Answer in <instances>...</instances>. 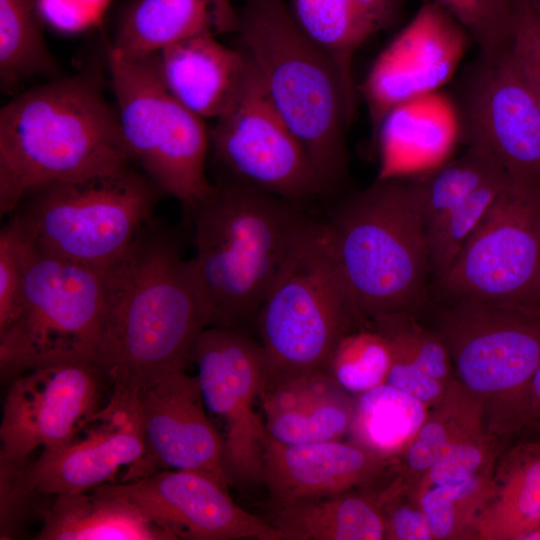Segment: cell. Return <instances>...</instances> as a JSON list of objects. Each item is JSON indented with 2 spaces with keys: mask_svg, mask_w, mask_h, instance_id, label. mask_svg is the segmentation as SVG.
Listing matches in <instances>:
<instances>
[{
  "mask_svg": "<svg viewBox=\"0 0 540 540\" xmlns=\"http://www.w3.org/2000/svg\"><path fill=\"white\" fill-rule=\"evenodd\" d=\"M105 307L95 364L112 392L139 395L185 371L213 316L192 259L154 218L126 253L104 270Z\"/></svg>",
  "mask_w": 540,
  "mask_h": 540,
  "instance_id": "obj_1",
  "label": "cell"
},
{
  "mask_svg": "<svg viewBox=\"0 0 540 540\" xmlns=\"http://www.w3.org/2000/svg\"><path fill=\"white\" fill-rule=\"evenodd\" d=\"M134 164L117 110L81 74L19 94L0 111V213L32 192Z\"/></svg>",
  "mask_w": 540,
  "mask_h": 540,
  "instance_id": "obj_2",
  "label": "cell"
},
{
  "mask_svg": "<svg viewBox=\"0 0 540 540\" xmlns=\"http://www.w3.org/2000/svg\"><path fill=\"white\" fill-rule=\"evenodd\" d=\"M299 206L223 178L190 213L192 261L213 325L241 328L255 318L313 223Z\"/></svg>",
  "mask_w": 540,
  "mask_h": 540,
  "instance_id": "obj_3",
  "label": "cell"
},
{
  "mask_svg": "<svg viewBox=\"0 0 540 540\" xmlns=\"http://www.w3.org/2000/svg\"><path fill=\"white\" fill-rule=\"evenodd\" d=\"M334 263L368 326L415 314L432 277L426 233L413 177L377 178L322 223Z\"/></svg>",
  "mask_w": 540,
  "mask_h": 540,
  "instance_id": "obj_4",
  "label": "cell"
},
{
  "mask_svg": "<svg viewBox=\"0 0 540 540\" xmlns=\"http://www.w3.org/2000/svg\"><path fill=\"white\" fill-rule=\"evenodd\" d=\"M237 33L270 101L331 190L345 173L344 130L354 116L337 70L283 0H244Z\"/></svg>",
  "mask_w": 540,
  "mask_h": 540,
  "instance_id": "obj_5",
  "label": "cell"
},
{
  "mask_svg": "<svg viewBox=\"0 0 540 540\" xmlns=\"http://www.w3.org/2000/svg\"><path fill=\"white\" fill-rule=\"evenodd\" d=\"M436 332L456 380L483 404L497 438L531 421V384L540 360V306L531 301L452 298Z\"/></svg>",
  "mask_w": 540,
  "mask_h": 540,
  "instance_id": "obj_6",
  "label": "cell"
},
{
  "mask_svg": "<svg viewBox=\"0 0 540 540\" xmlns=\"http://www.w3.org/2000/svg\"><path fill=\"white\" fill-rule=\"evenodd\" d=\"M162 191L133 164L42 187L9 216L40 252L105 270L155 218Z\"/></svg>",
  "mask_w": 540,
  "mask_h": 540,
  "instance_id": "obj_7",
  "label": "cell"
},
{
  "mask_svg": "<svg viewBox=\"0 0 540 540\" xmlns=\"http://www.w3.org/2000/svg\"><path fill=\"white\" fill-rule=\"evenodd\" d=\"M254 320L264 356L260 394L298 376L326 371L339 339L367 326L330 254L322 223H312Z\"/></svg>",
  "mask_w": 540,
  "mask_h": 540,
  "instance_id": "obj_8",
  "label": "cell"
},
{
  "mask_svg": "<svg viewBox=\"0 0 540 540\" xmlns=\"http://www.w3.org/2000/svg\"><path fill=\"white\" fill-rule=\"evenodd\" d=\"M104 307V270L47 255L28 240L21 304L0 330L1 376L11 381L49 364H95Z\"/></svg>",
  "mask_w": 540,
  "mask_h": 540,
  "instance_id": "obj_9",
  "label": "cell"
},
{
  "mask_svg": "<svg viewBox=\"0 0 540 540\" xmlns=\"http://www.w3.org/2000/svg\"><path fill=\"white\" fill-rule=\"evenodd\" d=\"M123 139L134 164L178 200L186 218L214 190L206 175L210 131L164 83L157 53L128 58L108 49Z\"/></svg>",
  "mask_w": 540,
  "mask_h": 540,
  "instance_id": "obj_10",
  "label": "cell"
},
{
  "mask_svg": "<svg viewBox=\"0 0 540 540\" xmlns=\"http://www.w3.org/2000/svg\"><path fill=\"white\" fill-rule=\"evenodd\" d=\"M539 262L540 191L509 180L435 284L447 299L531 301Z\"/></svg>",
  "mask_w": 540,
  "mask_h": 540,
  "instance_id": "obj_11",
  "label": "cell"
},
{
  "mask_svg": "<svg viewBox=\"0 0 540 540\" xmlns=\"http://www.w3.org/2000/svg\"><path fill=\"white\" fill-rule=\"evenodd\" d=\"M206 408L224 424V469L242 489L264 485V422L254 409L260 398L264 356L242 328L209 326L192 353Z\"/></svg>",
  "mask_w": 540,
  "mask_h": 540,
  "instance_id": "obj_12",
  "label": "cell"
},
{
  "mask_svg": "<svg viewBox=\"0 0 540 540\" xmlns=\"http://www.w3.org/2000/svg\"><path fill=\"white\" fill-rule=\"evenodd\" d=\"M248 59V57H247ZM216 161L229 178L292 203L325 192L306 152L248 68L232 106L210 131Z\"/></svg>",
  "mask_w": 540,
  "mask_h": 540,
  "instance_id": "obj_13",
  "label": "cell"
},
{
  "mask_svg": "<svg viewBox=\"0 0 540 540\" xmlns=\"http://www.w3.org/2000/svg\"><path fill=\"white\" fill-rule=\"evenodd\" d=\"M460 109L468 144L486 149L512 182L540 191V108L508 44L479 53Z\"/></svg>",
  "mask_w": 540,
  "mask_h": 540,
  "instance_id": "obj_14",
  "label": "cell"
},
{
  "mask_svg": "<svg viewBox=\"0 0 540 540\" xmlns=\"http://www.w3.org/2000/svg\"><path fill=\"white\" fill-rule=\"evenodd\" d=\"M103 372L89 362H63L28 370L5 396L0 462L23 464L37 448L75 438L101 409Z\"/></svg>",
  "mask_w": 540,
  "mask_h": 540,
  "instance_id": "obj_15",
  "label": "cell"
},
{
  "mask_svg": "<svg viewBox=\"0 0 540 540\" xmlns=\"http://www.w3.org/2000/svg\"><path fill=\"white\" fill-rule=\"evenodd\" d=\"M104 485L129 499L175 539L281 540L266 519L234 502L229 486L204 472L173 469Z\"/></svg>",
  "mask_w": 540,
  "mask_h": 540,
  "instance_id": "obj_16",
  "label": "cell"
},
{
  "mask_svg": "<svg viewBox=\"0 0 540 540\" xmlns=\"http://www.w3.org/2000/svg\"><path fill=\"white\" fill-rule=\"evenodd\" d=\"M84 437L43 448L23 469L27 488L43 496L78 493L108 483L124 466L146 453L139 395L111 393Z\"/></svg>",
  "mask_w": 540,
  "mask_h": 540,
  "instance_id": "obj_17",
  "label": "cell"
},
{
  "mask_svg": "<svg viewBox=\"0 0 540 540\" xmlns=\"http://www.w3.org/2000/svg\"><path fill=\"white\" fill-rule=\"evenodd\" d=\"M467 33L427 0L378 56L361 87L374 138L395 107L432 92L452 75Z\"/></svg>",
  "mask_w": 540,
  "mask_h": 540,
  "instance_id": "obj_18",
  "label": "cell"
},
{
  "mask_svg": "<svg viewBox=\"0 0 540 540\" xmlns=\"http://www.w3.org/2000/svg\"><path fill=\"white\" fill-rule=\"evenodd\" d=\"M146 453L132 471L149 467L200 471L229 486L223 440L205 412L197 376L171 373L139 394Z\"/></svg>",
  "mask_w": 540,
  "mask_h": 540,
  "instance_id": "obj_19",
  "label": "cell"
},
{
  "mask_svg": "<svg viewBox=\"0 0 540 540\" xmlns=\"http://www.w3.org/2000/svg\"><path fill=\"white\" fill-rule=\"evenodd\" d=\"M394 462L353 441L286 444L267 435L264 486L272 505L337 495L370 488Z\"/></svg>",
  "mask_w": 540,
  "mask_h": 540,
  "instance_id": "obj_20",
  "label": "cell"
},
{
  "mask_svg": "<svg viewBox=\"0 0 540 540\" xmlns=\"http://www.w3.org/2000/svg\"><path fill=\"white\" fill-rule=\"evenodd\" d=\"M161 77L171 93L201 118L222 116L243 85L248 59L213 36L192 37L157 53Z\"/></svg>",
  "mask_w": 540,
  "mask_h": 540,
  "instance_id": "obj_21",
  "label": "cell"
},
{
  "mask_svg": "<svg viewBox=\"0 0 540 540\" xmlns=\"http://www.w3.org/2000/svg\"><path fill=\"white\" fill-rule=\"evenodd\" d=\"M267 435L281 443L341 440L348 434L354 396L326 371L307 373L260 394Z\"/></svg>",
  "mask_w": 540,
  "mask_h": 540,
  "instance_id": "obj_22",
  "label": "cell"
},
{
  "mask_svg": "<svg viewBox=\"0 0 540 540\" xmlns=\"http://www.w3.org/2000/svg\"><path fill=\"white\" fill-rule=\"evenodd\" d=\"M289 9L301 31L334 65L354 113V54L371 36L396 21L401 0H290Z\"/></svg>",
  "mask_w": 540,
  "mask_h": 540,
  "instance_id": "obj_23",
  "label": "cell"
},
{
  "mask_svg": "<svg viewBox=\"0 0 540 540\" xmlns=\"http://www.w3.org/2000/svg\"><path fill=\"white\" fill-rule=\"evenodd\" d=\"M238 23L232 0H136L109 48L141 58L192 37L237 31Z\"/></svg>",
  "mask_w": 540,
  "mask_h": 540,
  "instance_id": "obj_24",
  "label": "cell"
},
{
  "mask_svg": "<svg viewBox=\"0 0 540 540\" xmlns=\"http://www.w3.org/2000/svg\"><path fill=\"white\" fill-rule=\"evenodd\" d=\"M38 540H174L129 499L104 484L53 497Z\"/></svg>",
  "mask_w": 540,
  "mask_h": 540,
  "instance_id": "obj_25",
  "label": "cell"
},
{
  "mask_svg": "<svg viewBox=\"0 0 540 540\" xmlns=\"http://www.w3.org/2000/svg\"><path fill=\"white\" fill-rule=\"evenodd\" d=\"M540 527V442H521L495 462L473 539L526 540Z\"/></svg>",
  "mask_w": 540,
  "mask_h": 540,
  "instance_id": "obj_26",
  "label": "cell"
},
{
  "mask_svg": "<svg viewBox=\"0 0 540 540\" xmlns=\"http://www.w3.org/2000/svg\"><path fill=\"white\" fill-rule=\"evenodd\" d=\"M266 519L281 540H380L384 522L375 492L353 491L271 505Z\"/></svg>",
  "mask_w": 540,
  "mask_h": 540,
  "instance_id": "obj_27",
  "label": "cell"
},
{
  "mask_svg": "<svg viewBox=\"0 0 540 540\" xmlns=\"http://www.w3.org/2000/svg\"><path fill=\"white\" fill-rule=\"evenodd\" d=\"M389 342L392 364L387 383L428 408L444 395L452 378L448 350L436 332L419 325L414 314H398L370 324Z\"/></svg>",
  "mask_w": 540,
  "mask_h": 540,
  "instance_id": "obj_28",
  "label": "cell"
},
{
  "mask_svg": "<svg viewBox=\"0 0 540 540\" xmlns=\"http://www.w3.org/2000/svg\"><path fill=\"white\" fill-rule=\"evenodd\" d=\"M486 424L482 402L459 381L448 384L442 398L428 414L393 464L390 483L415 497L416 488L431 466L466 432Z\"/></svg>",
  "mask_w": 540,
  "mask_h": 540,
  "instance_id": "obj_29",
  "label": "cell"
},
{
  "mask_svg": "<svg viewBox=\"0 0 540 540\" xmlns=\"http://www.w3.org/2000/svg\"><path fill=\"white\" fill-rule=\"evenodd\" d=\"M429 408L387 382L354 397L351 441L395 459L412 440Z\"/></svg>",
  "mask_w": 540,
  "mask_h": 540,
  "instance_id": "obj_30",
  "label": "cell"
},
{
  "mask_svg": "<svg viewBox=\"0 0 540 540\" xmlns=\"http://www.w3.org/2000/svg\"><path fill=\"white\" fill-rule=\"evenodd\" d=\"M41 22L37 0H0V79L4 88L56 72Z\"/></svg>",
  "mask_w": 540,
  "mask_h": 540,
  "instance_id": "obj_31",
  "label": "cell"
},
{
  "mask_svg": "<svg viewBox=\"0 0 540 540\" xmlns=\"http://www.w3.org/2000/svg\"><path fill=\"white\" fill-rule=\"evenodd\" d=\"M392 353L386 337L373 326H362L342 336L326 372L349 394L357 396L387 381Z\"/></svg>",
  "mask_w": 540,
  "mask_h": 540,
  "instance_id": "obj_32",
  "label": "cell"
},
{
  "mask_svg": "<svg viewBox=\"0 0 540 540\" xmlns=\"http://www.w3.org/2000/svg\"><path fill=\"white\" fill-rule=\"evenodd\" d=\"M494 465L460 484L432 487L417 497L434 539H473L475 523L489 491Z\"/></svg>",
  "mask_w": 540,
  "mask_h": 540,
  "instance_id": "obj_33",
  "label": "cell"
},
{
  "mask_svg": "<svg viewBox=\"0 0 540 540\" xmlns=\"http://www.w3.org/2000/svg\"><path fill=\"white\" fill-rule=\"evenodd\" d=\"M497 437L480 424L463 434L427 471L420 480L415 498L437 486L460 484L487 468L497 460Z\"/></svg>",
  "mask_w": 540,
  "mask_h": 540,
  "instance_id": "obj_34",
  "label": "cell"
},
{
  "mask_svg": "<svg viewBox=\"0 0 540 540\" xmlns=\"http://www.w3.org/2000/svg\"><path fill=\"white\" fill-rule=\"evenodd\" d=\"M447 12L478 45L480 52L506 46L514 19L512 0H429Z\"/></svg>",
  "mask_w": 540,
  "mask_h": 540,
  "instance_id": "obj_35",
  "label": "cell"
},
{
  "mask_svg": "<svg viewBox=\"0 0 540 540\" xmlns=\"http://www.w3.org/2000/svg\"><path fill=\"white\" fill-rule=\"evenodd\" d=\"M28 240L9 217L0 232V330L15 318L21 304Z\"/></svg>",
  "mask_w": 540,
  "mask_h": 540,
  "instance_id": "obj_36",
  "label": "cell"
},
{
  "mask_svg": "<svg viewBox=\"0 0 540 540\" xmlns=\"http://www.w3.org/2000/svg\"><path fill=\"white\" fill-rule=\"evenodd\" d=\"M374 492L384 522V539L434 540L427 516L414 496L388 486Z\"/></svg>",
  "mask_w": 540,
  "mask_h": 540,
  "instance_id": "obj_37",
  "label": "cell"
},
{
  "mask_svg": "<svg viewBox=\"0 0 540 540\" xmlns=\"http://www.w3.org/2000/svg\"><path fill=\"white\" fill-rule=\"evenodd\" d=\"M514 19L508 49L540 108V18L520 0H512Z\"/></svg>",
  "mask_w": 540,
  "mask_h": 540,
  "instance_id": "obj_38",
  "label": "cell"
},
{
  "mask_svg": "<svg viewBox=\"0 0 540 540\" xmlns=\"http://www.w3.org/2000/svg\"><path fill=\"white\" fill-rule=\"evenodd\" d=\"M111 0H37L42 22L62 33H78L96 25Z\"/></svg>",
  "mask_w": 540,
  "mask_h": 540,
  "instance_id": "obj_39",
  "label": "cell"
},
{
  "mask_svg": "<svg viewBox=\"0 0 540 540\" xmlns=\"http://www.w3.org/2000/svg\"><path fill=\"white\" fill-rule=\"evenodd\" d=\"M540 421V360L531 384V420Z\"/></svg>",
  "mask_w": 540,
  "mask_h": 540,
  "instance_id": "obj_40",
  "label": "cell"
},
{
  "mask_svg": "<svg viewBox=\"0 0 540 540\" xmlns=\"http://www.w3.org/2000/svg\"><path fill=\"white\" fill-rule=\"evenodd\" d=\"M531 301L540 306V262L536 282L531 295Z\"/></svg>",
  "mask_w": 540,
  "mask_h": 540,
  "instance_id": "obj_41",
  "label": "cell"
},
{
  "mask_svg": "<svg viewBox=\"0 0 540 540\" xmlns=\"http://www.w3.org/2000/svg\"><path fill=\"white\" fill-rule=\"evenodd\" d=\"M525 4L536 16L540 18V0H520Z\"/></svg>",
  "mask_w": 540,
  "mask_h": 540,
  "instance_id": "obj_42",
  "label": "cell"
},
{
  "mask_svg": "<svg viewBox=\"0 0 540 540\" xmlns=\"http://www.w3.org/2000/svg\"><path fill=\"white\" fill-rule=\"evenodd\" d=\"M526 540H540V527H538L535 531L529 534Z\"/></svg>",
  "mask_w": 540,
  "mask_h": 540,
  "instance_id": "obj_43",
  "label": "cell"
}]
</instances>
